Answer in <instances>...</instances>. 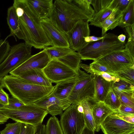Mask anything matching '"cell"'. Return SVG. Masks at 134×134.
<instances>
[{
  "instance_id": "1",
  "label": "cell",
  "mask_w": 134,
  "mask_h": 134,
  "mask_svg": "<svg viewBox=\"0 0 134 134\" xmlns=\"http://www.w3.org/2000/svg\"><path fill=\"white\" fill-rule=\"evenodd\" d=\"M13 5L18 18L21 39L40 49L52 46L43 30L41 20L29 7L26 0H14Z\"/></svg>"
},
{
  "instance_id": "2",
  "label": "cell",
  "mask_w": 134,
  "mask_h": 134,
  "mask_svg": "<svg viewBox=\"0 0 134 134\" xmlns=\"http://www.w3.org/2000/svg\"><path fill=\"white\" fill-rule=\"evenodd\" d=\"M5 88L13 97L25 105L32 104L49 94L54 86L47 87L30 83L18 76L7 75L3 78Z\"/></svg>"
},
{
  "instance_id": "3",
  "label": "cell",
  "mask_w": 134,
  "mask_h": 134,
  "mask_svg": "<svg viewBox=\"0 0 134 134\" xmlns=\"http://www.w3.org/2000/svg\"><path fill=\"white\" fill-rule=\"evenodd\" d=\"M53 24L66 34L80 20L89 22L91 19L77 5L74 0H56L49 18Z\"/></svg>"
},
{
  "instance_id": "4",
  "label": "cell",
  "mask_w": 134,
  "mask_h": 134,
  "mask_svg": "<svg viewBox=\"0 0 134 134\" xmlns=\"http://www.w3.org/2000/svg\"><path fill=\"white\" fill-rule=\"evenodd\" d=\"M125 43L119 41L116 35L109 33L102 39L87 43L77 52L81 60L95 61L113 52L124 49Z\"/></svg>"
},
{
  "instance_id": "5",
  "label": "cell",
  "mask_w": 134,
  "mask_h": 134,
  "mask_svg": "<svg viewBox=\"0 0 134 134\" xmlns=\"http://www.w3.org/2000/svg\"><path fill=\"white\" fill-rule=\"evenodd\" d=\"M0 113L16 122L35 126L42 124L48 114L46 110L34 104L24 105L14 109H1Z\"/></svg>"
},
{
  "instance_id": "6",
  "label": "cell",
  "mask_w": 134,
  "mask_h": 134,
  "mask_svg": "<svg viewBox=\"0 0 134 134\" xmlns=\"http://www.w3.org/2000/svg\"><path fill=\"white\" fill-rule=\"evenodd\" d=\"M32 47L25 42L10 47L7 56L0 64V77L8 75L29 58L32 55Z\"/></svg>"
},
{
  "instance_id": "7",
  "label": "cell",
  "mask_w": 134,
  "mask_h": 134,
  "mask_svg": "<svg viewBox=\"0 0 134 134\" xmlns=\"http://www.w3.org/2000/svg\"><path fill=\"white\" fill-rule=\"evenodd\" d=\"M77 79L68 100L71 103H78L84 100L94 98L95 84L93 76L78 70Z\"/></svg>"
},
{
  "instance_id": "8",
  "label": "cell",
  "mask_w": 134,
  "mask_h": 134,
  "mask_svg": "<svg viewBox=\"0 0 134 134\" xmlns=\"http://www.w3.org/2000/svg\"><path fill=\"white\" fill-rule=\"evenodd\" d=\"M77 104H71L61 115L59 122L64 134H81L85 126L83 114L77 110Z\"/></svg>"
},
{
  "instance_id": "9",
  "label": "cell",
  "mask_w": 134,
  "mask_h": 134,
  "mask_svg": "<svg viewBox=\"0 0 134 134\" xmlns=\"http://www.w3.org/2000/svg\"><path fill=\"white\" fill-rule=\"evenodd\" d=\"M95 61L114 74L134 66V57L124 48L113 52Z\"/></svg>"
},
{
  "instance_id": "10",
  "label": "cell",
  "mask_w": 134,
  "mask_h": 134,
  "mask_svg": "<svg viewBox=\"0 0 134 134\" xmlns=\"http://www.w3.org/2000/svg\"><path fill=\"white\" fill-rule=\"evenodd\" d=\"M42 70L52 83L56 84L77 75L76 71L56 59H51Z\"/></svg>"
},
{
  "instance_id": "11",
  "label": "cell",
  "mask_w": 134,
  "mask_h": 134,
  "mask_svg": "<svg viewBox=\"0 0 134 134\" xmlns=\"http://www.w3.org/2000/svg\"><path fill=\"white\" fill-rule=\"evenodd\" d=\"M88 23L85 20L79 21L66 34L69 47L73 51L78 52L87 43L85 41L84 37L90 35Z\"/></svg>"
},
{
  "instance_id": "12",
  "label": "cell",
  "mask_w": 134,
  "mask_h": 134,
  "mask_svg": "<svg viewBox=\"0 0 134 134\" xmlns=\"http://www.w3.org/2000/svg\"><path fill=\"white\" fill-rule=\"evenodd\" d=\"M100 129L104 134H131L134 132V124L124 121L112 114L102 123Z\"/></svg>"
},
{
  "instance_id": "13",
  "label": "cell",
  "mask_w": 134,
  "mask_h": 134,
  "mask_svg": "<svg viewBox=\"0 0 134 134\" xmlns=\"http://www.w3.org/2000/svg\"><path fill=\"white\" fill-rule=\"evenodd\" d=\"M51 59L44 49L29 58L18 68L9 73L10 75L18 76L25 72L34 69H43Z\"/></svg>"
},
{
  "instance_id": "14",
  "label": "cell",
  "mask_w": 134,
  "mask_h": 134,
  "mask_svg": "<svg viewBox=\"0 0 134 134\" xmlns=\"http://www.w3.org/2000/svg\"><path fill=\"white\" fill-rule=\"evenodd\" d=\"M41 23L52 46L69 47L66 35L57 28L49 18L41 20Z\"/></svg>"
},
{
  "instance_id": "15",
  "label": "cell",
  "mask_w": 134,
  "mask_h": 134,
  "mask_svg": "<svg viewBox=\"0 0 134 134\" xmlns=\"http://www.w3.org/2000/svg\"><path fill=\"white\" fill-rule=\"evenodd\" d=\"M33 104L46 110L52 116H55L61 115L71 104L68 99L60 100L50 93Z\"/></svg>"
},
{
  "instance_id": "16",
  "label": "cell",
  "mask_w": 134,
  "mask_h": 134,
  "mask_svg": "<svg viewBox=\"0 0 134 134\" xmlns=\"http://www.w3.org/2000/svg\"><path fill=\"white\" fill-rule=\"evenodd\" d=\"M31 9L40 20L49 18L53 9L52 0H26Z\"/></svg>"
},
{
  "instance_id": "17",
  "label": "cell",
  "mask_w": 134,
  "mask_h": 134,
  "mask_svg": "<svg viewBox=\"0 0 134 134\" xmlns=\"http://www.w3.org/2000/svg\"><path fill=\"white\" fill-rule=\"evenodd\" d=\"M32 84L47 87L53 86L52 83L47 78L42 70L34 69L24 72L18 76Z\"/></svg>"
},
{
  "instance_id": "18",
  "label": "cell",
  "mask_w": 134,
  "mask_h": 134,
  "mask_svg": "<svg viewBox=\"0 0 134 134\" xmlns=\"http://www.w3.org/2000/svg\"><path fill=\"white\" fill-rule=\"evenodd\" d=\"M93 115L95 125V131L98 132L100 125L106 118L114 111L104 102H96L93 107Z\"/></svg>"
},
{
  "instance_id": "19",
  "label": "cell",
  "mask_w": 134,
  "mask_h": 134,
  "mask_svg": "<svg viewBox=\"0 0 134 134\" xmlns=\"http://www.w3.org/2000/svg\"><path fill=\"white\" fill-rule=\"evenodd\" d=\"M77 79L75 77L59 82L54 86L51 94L61 100H66L70 94Z\"/></svg>"
},
{
  "instance_id": "20",
  "label": "cell",
  "mask_w": 134,
  "mask_h": 134,
  "mask_svg": "<svg viewBox=\"0 0 134 134\" xmlns=\"http://www.w3.org/2000/svg\"><path fill=\"white\" fill-rule=\"evenodd\" d=\"M95 84L94 99L97 102H104L107 95L112 88L113 81L109 82L101 76L94 75Z\"/></svg>"
},
{
  "instance_id": "21",
  "label": "cell",
  "mask_w": 134,
  "mask_h": 134,
  "mask_svg": "<svg viewBox=\"0 0 134 134\" xmlns=\"http://www.w3.org/2000/svg\"><path fill=\"white\" fill-rule=\"evenodd\" d=\"M7 20L10 33L4 40H6L8 37L11 36H13L15 38L16 37L18 39H21L18 18L15 9L13 5L8 9Z\"/></svg>"
},
{
  "instance_id": "22",
  "label": "cell",
  "mask_w": 134,
  "mask_h": 134,
  "mask_svg": "<svg viewBox=\"0 0 134 134\" xmlns=\"http://www.w3.org/2000/svg\"><path fill=\"white\" fill-rule=\"evenodd\" d=\"M97 102L93 98L84 100L79 102L83 109V114L86 126L95 131V125L93 115V107Z\"/></svg>"
},
{
  "instance_id": "23",
  "label": "cell",
  "mask_w": 134,
  "mask_h": 134,
  "mask_svg": "<svg viewBox=\"0 0 134 134\" xmlns=\"http://www.w3.org/2000/svg\"><path fill=\"white\" fill-rule=\"evenodd\" d=\"M122 13L114 9L111 14L101 24L102 35L103 36L109 30H112L120 25L121 18Z\"/></svg>"
},
{
  "instance_id": "24",
  "label": "cell",
  "mask_w": 134,
  "mask_h": 134,
  "mask_svg": "<svg viewBox=\"0 0 134 134\" xmlns=\"http://www.w3.org/2000/svg\"><path fill=\"white\" fill-rule=\"evenodd\" d=\"M76 72L80 68L81 60L77 52L73 51L66 55L56 59Z\"/></svg>"
},
{
  "instance_id": "25",
  "label": "cell",
  "mask_w": 134,
  "mask_h": 134,
  "mask_svg": "<svg viewBox=\"0 0 134 134\" xmlns=\"http://www.w3.org/2000/svg\"><path fill=\"white\" fill-rule=\"evenodd\" d=\"M134 24V0H131L128 5L122 13L119 26L122 28Z\"/></svg>"
},
{
  "instance_id": "26",
  "label": "cell",
  "mask_w": 134,
  "mask_h": 134,
  "mask_svg": "<svg viewBox=\"0 0 134 134\" xmlns=\"http://www.w3.org/2000/svg\"><path fill=\"white\" fill-rule=\"evenodd\" d=\"M113 10L109 7H106L94 13L90 21V25L100 27L101 24L111 14Z\"/></svg>"
},
{
  "instance_id": "27",
  "label": "cell",
  "mask_w": 134,
  "mask_h": 134,
  "mask_svg": "<svg viewBox=\"0 0 134 134\" xmlns=\"http://www.w3.org/2000/svg\"><path fill=\"white\" fill-rule=\"evenodd\" d=\"M112 89L118 97L123 92L134 91V85L117 78L113 81Z\"/></svg>"
},
{
  "instance_id": "28",
  "label": "cell",
  "mask_w": 134,
  "mask_h": 134,
  "mask_svg": "<svg viewBox=\"0 0 134 134\" xmlns=\"http://www.w3.org/2000/svg\"><path fill=\"white\" fill-rule=\"evenodd\" d=\"M44 49L51 59H57L74 51L70 47L51 46Z\"/></svg>"
},
{
  "instance_id": "29",
  "label": "cell",
  "mask_w": 134,
  "mask_h": 134,
  "mask_svg": "<svg viewBox=\"0 0 134 134\" xmlns=\"http://www.w3.org/2000/svg\"><path fill=\"white\" fill-rule=\"evenodd\" d=\"M47 134H64L59 121L55 116H52L46 125Z\"/></svg>"
},
{
  "instance_id": "30",
  "label": "cell",
  "mask_w": 134,
  "mask_h": 134,
  "mask_svg": "<svg viewBox=\"0 0 134 134\" xmlns=\"http://www.w3.org/2000/svg\"><path fill=\"white\" fill-rule=\"evenodd\" d=\"M114 75L120 79L134 85V66L115 73Z\"/></svg>"
},
{
  "instance_id": "31",
  "label": "cell",
  "mask_w": 134,
  "mask_h": 134,
  "mask_svg": "<svg viewBox=\"0 0 134 134\" xmlns=\"http://www.w3.org/2000/svg\"><path fill=\"white\" fill-rule=\"evenodd\" d=\"M104 102L114 112L118 109L121 105L118 97L115 93L112 88Z\"/></svg>"
},
{
  "instance_id": "32",
  "label": "cell",
  "mask_w": 134,
  "mask_h": 134,
  "mask_svg": "<svg viewBox=\"0 0 134 134\" xmlns=\"http://www.w3.org/2000/svg\"><path fill=\"white\" fill-rule=\"evenodd\" d=\"M78 7L88 17L91 19L94 13L91 5V0H74Z\"/></svg>"
},
{
  "instance_id": "33",
  "label": "cell",
  "mask_w": 134,
  "mask_h": 134,
  "mask_svg": "<svg viewBox=\"0 0 134 134\" xmlns=\"http://www.w3.org/2000/svg\"><path fill=\"white\" fill-rule=\"evenodd\" d=\"M121 104L134 108V91L125 92L118 97Z\"/></svg>"
},
{
  "instance_id": "34",
  "label": "cell",
  "mask_w": 134,
  "mask_h": 134,
  "mask_svg": "<svg viewBox=\"0 0 134 134\" xmlns=\"http://www.w3.org/2000/svg\"><path fill=\"white\" fill-rule=\"evenodd\" d=\"M21 123L16 122L6 125L4 129L0 131L1 134H20Z\"/></svg>"
},
{
  "instance_id": "35",
  "label": "cell",
  "mask_w": 134,
  "mask_h": 134,
  "mask_svg": "<svg viewBox=\"0 0 134 134\" xmlns=\"http://www.w3.org/2000/svg\"><path fill=\"white\" fill-rule=\"evenodd\" d=\"M131 0H111L108 7L122 13L127 8Z\"/></svg>"
},
{
  "instance_id": "36",
  "label": "cell",
  "mask_w": 134,
  "mask_h": 134,
  "mask_svg": "<svg viewBox=\"0 0 134 134\" xmlns=\"http://www.w3.org/2000/svg\"><path fill=\"white\" fill-rule=\"evenodd\" d=\"M10 47L7 40H0V64L7 56Z\"/></svg>"
},
{
  "instance_id": "37",
  "label": "cell",
  "mask_w": 134,
  "mask_h": 134,
  "mask_svg": "<svg viewBox=\"0 0 134 134\" xmlns=\"http://www.w3.org/2000/svg\"><path fill=\"white\" fill-rule=\"evenodd\" d=\"M111 1V0H91V4L92 5L95 13L105 8L108 7Z\"/></svg>"
},
{
  "instance_id": "38",
  "label": "cell",
  "mask_w": 134,
  "mask_h": 134,
  "mask_svg": "<svg viewBox=\"0 0 134 134\" xmlns=\"http://www.w3.org/2000/svg\"><path fill=\"white\" fill-rule=\"evenodd\" d=\"M89 66L94 75H98L100 72H104L112 75H114V74L110 72L105 66L95 61H93L90 64Z\"/></svg>"
},
{
  "instance_id": "39",
  "label": "cell",
  "mask_w": 134,
  "mask_h": 134,
  "mask_svg": "<svg viewBox=\"0 0 134 134\" xmlns=\"http://www.w3.org/2000/svg\"><path fill=\"white\" fill-rule=\"evenodd\" d=\"M24 105L18 99L13 97L12 98H9L8 104L5 106L3 108L10 109H16Z\"/></svg>"
},
{
  "instance_id": "40",
  "label": "cell",
  "mask_w": 134,
  "mask_h": 134,
  "mask_svg": "<svg viewBox=\"0 0 134 134\" xmlns=\"http://www.w3.org/2000/svg\"><path fill=\"white\" fill-rule=\"evenodd\" d=\"M36 127L29 124L21 123L20 134H34Z\"/></svg>"
},
{
  "instance_id": "41",
  "label": "cell",
  "mask_w": 134,
  "mask_h": 134,
  "mask_svg": "<svg viewBox=\"0 0 134 134\" xmlns=\"http://www.w3.org/2000/svg\"><path fill=\"white\" fill-rule=\"evenodd\" d=\"M114 112L123 114L134 115V108L125 105L121 104L118 109Z\"/></svg>"
},
{
  "instance_id": "42",
  "label": "cell",
  "mask_w": 134,
  "mask_h": 134,
  "mask_svg": "<svg viewBox=\"0 0 134 134\" xmlns=\"http://www.w3.org/2000/svg\"><path fill=\"white\" fill-rule=\"evenodd\" d=\"M112 114L117 117L129 123L134 124V115L122 114L118 112Z\"/></svg>"
},
{
  "instance_id": "43",
  "label": "cell",
  "mask_w": 134,
  "mask_h": 134,
  "mask_svg": "<svg viewBox=\"0 0 134 134\" xmlns=\"http://www.w3.org/2000/svg\"><path fill=\"white\" fill-rule=\"evenodd\" d=\"M124 49L134 57V40L129 38L127 42L125 43Z\"/></svg>"
},
{
  "instance_id": "44",
  "label": "cell",
  "mask_w": 134,
  "mask_h": 134,
  "mask_svg": "<svg viewBox=\"0 0 134 134\" xmlns=\"http://www.w3.org/2000/svg\"><path fill=\"white\" fill-rule=\"evenodd\" d=\"M9 94L3 89L0 88V102L5 106L9 104Z\"/></svg>"
},
{
  "instance_id": "45",
  "label": "cell",
  "mask_w": 134,
  "mask_h": 134,
  "mask_svg": "<svg viewBox=\"0 0 134 134\" xmlns=\"http://www.w3.org/2000/svg\"><path fill=\"white\" fill-rule=\"evenodd\" d=\"M97 75L101 76L105 80L109 82L114 81L117 78L114 75H111L104 72H100Z\"/></svg>"
},
{
  "instance_id": "46",
  "label": "cell",
  "mask_w": 134,
  "mask_h": 134,
  "mask_svg": "<svg viewBox=\"0 0 134 134\" xmlns=\"http://www.w3.org/2000/svg\"><path fill=\"white\" fill-rule=\"evenodd\" d=\"M34 134H47L46 125L42 124L36 126Z\"/></svg>"
},
{
  "instance_id": "47",
  "label": "cell",
  "mask_w": 134,
  "mask_h": 134,
  "mask_svg": "<svg viewBox=\"0 0 134 134\" xmlns=\"http://www.w3.org/2000/svg\"><path fill=\"white\" fill-rule=\"evenodd\" d=\"M125 28L129 38L134 40V24L127 26Z\"/></svg>"
},
{
  "instance_id": "48",
  "label": "cell",
  "mask_w": 134,
  "mask_h": 134,
  "mask_svg": "<svg viewBox=\"0 0 134 134\" xmlns=\"http://www.w3.org/2000/svg\"><path fill=\"white\" fill-rule=\"evenodd\" d=\"M105 35L100 37H96L94 36H86L84 37V41L87 43L96 41L103 38L104 37Z\"/></svg>"
},
{
  "instance_id": "49",
  "label": "cell",
  "mask_w": 134,
  "mask_h": 134,
  "mask_svg": "<svg viewBox=\"0 0 134 134\" xmlns=\"http://www.w3.org/2000/svg\"><path fill=\"white\" fill-rule=\"evenodd\" d=\"M80 68H82L85 70L88 73H90L93 76L94 75L93 72L91 69L89 65L84 64L80 63L79 65Z\"/></svg>"
},
{
  "instance_id": "50",
  "label": "cell",
  "mask_w": 134,
  "mask_h": 134,
  "mask_svg": "<svg viewBox=\"0 0 134 134\" xmlns=\"http://www.w3.org/2000/svg\"><path fill=\"white\" fill-rule=\"evenodd\" d=\"M81 134H94V131L90 129L85 125Z\"/></svg>"
},
{
  "instance_id": "51",
  "label": "cell",
  "mask_w": 134,
  "mask_h": 134,
  "mask_svg": "<svg viewBox=\"0 0 134 134\" xmlns=\"http://www.w3.org/2000/svg\"><path fill=\"white\" fill-rule=\"evenodd\" d=\"M9 119L5 115L0 113V124L5 123Z\"/></svg>"
},
{
  "instance_id": "52",
  "label": "cell",
  "mask_w": 134,
  "mask_h": 134,
  "mask_svg": "<svg viewBox=\"0 0 134 134\" xmlns=\"http://www.w3.org/2000/svg\"><path fill=\"white\" fill-rule=\"evenodd\" d=\"M126 38V36L123 34H121L118 36V39L119 41L122 42H125Z\"/></svg>"
},
{
  "instance_id": "53",
  "label": "cell",
  "mask_w": 134,
  "mask_h": 134,
  "mask_svg": "<svg viewBox=\"0 0 134 134\" xmlns=\"http://www.w3.org/2000/svg\"><path fill=\"white\" fill-rule=\"evenodd\" d=\"M5 88L3 78L0 77V88Z\"/></svg>"
},
{
  "instance_id": "54",
  "label": "cell",
  "mask_w": 134,
  "mask_h": 134,
  "mask_svg": "<svg viewBox=\"0 0 134 134\" xmlns=\"http://www.w3.org/2000/svg\"><path fill=\"white\" fill-rule=\"evenodd\" d=\"M5 105L0 102V109L4 108Z\"/></svg>"
},
{
  "instance_id": "55",
  "label": "cell",
  "mask_w": 134,
  "mask_h": 134,
  "mask_svg": "<svg viewBox=\"0 0 134 134\" xmlns=\"http://www.w3.org/2000/svg\"><path fill=\"white\" fill-rule=\"evenodd\" d=\"M131 134H134V133H133Z\"/></svg>"
},
{
  "instance_id": "56",
  "label": "cell",
  "mask_w": 134,
  "mask_h": 134,
  "mask_svg": "<svg viewBox=\"0 0 134 134\" xmlns=\"http://www.w3.org/2000/svg\"></svg>"
}]
</instances>
